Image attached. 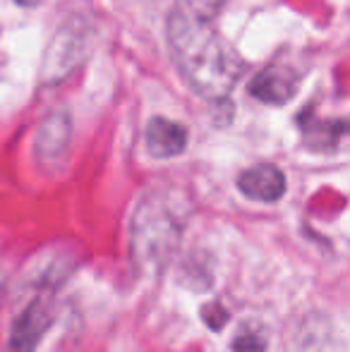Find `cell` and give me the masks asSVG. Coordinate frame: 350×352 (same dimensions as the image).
Segmentation results:
<instances>
[{"label": "cell", "instance_id": "8", "mask_svg": "<svg viewBox=\"0 0 350 352\" xmlns=\"http://www.w3.org/2000/svg\"><path fill=\"white\" fill-rule=\"evenodd\" d=\"M187 127L168 118H151L146 125V148L156 158L180 156L187 146Z\"/></svg>", "mask_w": 350, "mask_h": 352}, {"label": "cell", "instance_id": "1", "mask_svg": "<svg viewBox=\"0 0 350 352\" xmlns=\"http://www.w3.org/2000/svg\"><path fill=\"white\" fill-rule=\"evenodd\" d=\"M226 0H177L168 14V46L185 82L199 96L221 101L230 94L243 63L226 48L214 19Z\"/></svg>", "mask_w": 350, "mask_h": 352}, {"label": "cell", "instance_id": "7", "mask_svg": "<svg viewBox=\"0 0 350 352\" xmlns=\"http://www.w3.org/2000/svg\"><path fill=\"white\" fill-rule=\"evenodd\" d=\"M70 135H72V125H70V116L65 111H56L41 122L36 132V156L41 163H56L65 156L67 146H70Z\"/></svg>", "mask_w": 350, "mask_h": 352}, {"label": "cell", "instance_id": "5", "mask_svg": "<svg viewBox=\"0 0 350 352\" xmlns=\"http://www.w3.org/2000/svg\"><path fill=\"white\" fill-rule=\"evenodd\" d=\"M238 190L252 201L274 204L285 195V175L281 168L271 166V163H262V166L248 168L238 177Z\"/></svg>", "mask_w": 350, "mask_h": 352}, {"label": "cell", "instance_id": "10", "mask_svg": "<svg viewBox=\"0 0 350 352\" xmlns=\"http://www.w3.org/2000/svg\"><path fill=\"white\" fill-rule=\"evenodd\" d=\"M201 316H204L206 326H209L211 331H221L230 319L228 309H226L223 305H219V302H211V305H206L204 309H201Z\"/></svg>", "mask_w": 350, "mask_h": 352}, {"label": "cell", "instance_id": "6", "mask_svg": "<svg viewBox=\"0 0 350 352\" xmlns=\"http://www.w3.org/2000/svg\"><path fill=\"white\" fill-rule=\"evenodd\" d=\"M248 91L257 101L269 103V106H285L295 96V91H298V77L288 67H266V70H262L250 82Z\"/></svg>", "mask_w": 350, "mask_h": 352}, {"label": "cell", "instance_id": "3", "mask_svg": "<svg viewBox=\"0 0 350 352\" xmlns=\"http://www.w3.org/2000/svg\"><path fill=\"white\" fill-rule=\"evenodd\" d=\"M94 32L91 24L85 17H72L63 24L51 38L43 56L41 82L43 84H61L67 74H72L82 63L87 60L91 51Z\"/></svg>", "mask_w": 350, "mask_h": 352}, {"label": "cell", "instance_id": "4", "mask_svg": "<svg viewBox=\"0 0 350 352\" xmlns=\"http://www.w3.org/2000/svg\"><path fill=\"white\" fill-rule=\"evenodd\" d=\"M53 324V309L48 300H32L14 319L8 338V352H34Z\"/></svg>", "mask_w": 350, "mask_h": 352}, {"label": "cell", "instance_id": "9", "mask_svg": "<svg viewBox=\"0 0 350 352\" xmlns=\"http://www.w3.org/2000/svg\"><path fill=\"white\" fill-rule=\"evenodd\" d=\"M233 352H266V331L257 324H245L235 333Z\"/></svg>", "mask_w": 350, "mask_h": 352}, {"label": "cell", "instance_id": "2", "mask_svg": "<svg viewBox=\"0 0 350 352\" xmlns=\"http://www.w3.org/2000/svg\"><path fill=\"white\" fill-rule=\"evenodd\" d=\"M182 235V216L168 197L154 192L140 201L132 218V264L140 276H156L166 269Z\"/></svg>", "mask_w": 350, "mask_h": 352}, {"label": "cell", "instance_id": "11", "mask_svg": "<svg viewBox=\"0 0 350 352\" xmlns=\"http://www.w3.org/2000/svg\"><path fill=\"white\" fill-rule=\"evenodd\" d=\"M14 3L22 8H36V5H41V0H14Z\"/></svg>", "mask_w": 350, "mask_h": 352}]
</instances>
